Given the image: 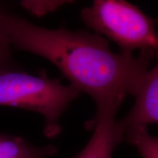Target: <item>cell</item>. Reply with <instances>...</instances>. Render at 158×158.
<instances>
[{
  "label": "cell",
  "mask_w": 158,
  "mask_h": 158,
  "mask_svg": "<svg viewBox=\"0 0 158 158\" xmlns=\"http://www.w3.org/2000/svg\"><path fill=\"white\" fill-rule=\"evenodd\" d=\"M0 26L11 46L53 63L71 86L94 99L97 108L120 106L128 94L135 96L155 55L152 51H142L137 57L116 54L98 34L39 27L5 9Z\"/></svg>",
  "instance_id": "obj_1"
},
{
  "label": "cell",
  "mask_w": 158,
  "mask_h": 158,
  "mask_svg": "<svg viewBox=\"0 0 158 158\" xmlns=\"http://www.w3.org/2000/svg\"><path fill=\"white\" fill-rule=\"evenodd\" d=\"M79 94L70 84L66 86L59 78H49L45 70L38 76L17 67L0 70V106L41 114L45 120L43 133L48 138L62 132L61 117Z\"/></svg>",
  "instance_id": "obj_2"
},
{
  "label": "cell",
  "mask_w": 158,
  "mask_h": 158,
  "mask_svg": "<svg viewBox=\"0 0 158 158\" xmlns=\"http://www.w3.org/2000/svg\"><path fill=\"white\" fill-rule=\"evenodd\" d=\"M81 17L88 27L115 42L122 52L140 49L158 54L155 21L127 2L96 0L82 9Z\"/></svg>",
  "instance_id": "obj_3"
},
{
  "label": "cell",
  "mask_w": 158,
  "mask_h": 158,
  "mask_svg": "<svg viewBox=\"0 0 158 158\" xmlns=\"http://www.w3.org/2000/svg\"><path fill=\"white\" fill-rule=\"evenodd\" d=\"M118 108V106L98 108L95 118L89 123L93 135L75 158L112 157L116 146L124 141V130L116 120Z\"/></svg>",
  "instance_id": "obj_4"
},
{
  "label": "cell",
  "mask_w": 158,
  "mask_h": 158,
  "mask_svg": "<svg viewBox=\"0 0 158 158\" xmlns=\"http://www.w3.org/2000/svg\"><path fill=\"white\" fill-rule=\"evenodd\" d=\"M157 63L143 78L135 97V102L129 114L118 121L122 130L130 126L147 127L158 123V54Z\"/></svg>",
  "instance_id": "obj_5"
},
{
  "label": "cell",
  "mask_w": 158,
  "mask_h": 158,
  "mask_svg": "<svg viewBox=\"0 0 158 158\" xmlns=\"http://www.w3.org/2000/svg\"><path fill=\"white\" fill-rule=\"evenodd\" d=\"M58 151L54 145L35 147L20 136L0 132V158H45Z\"/></svg>",
  "instance_id": "obj_6"
},
{
  "label": "cell",
  "mask_w": 158,
  "mask_h": 158,
  "mask_svg": "<svg viewBox=\"0 0 158 158\" xmlns=\"http://www.w3.org/2000/svg\"><path fill=\"white\" fill-rule=\"evenodd\" d=\"M124 140L134 146L142 158H158V138L148 133L147 127L135 125L125 128Z\"/></svg>",
  "instance_id": "obj_7"
},
{
  "label": "cell",
  "mask_w": 158,
  "mask_h": 158,
  "mask_svg": "<svg viewBox=\"0 0 158 158\" xmlns=\"http://www.w3.org/2000/svg\"><path fill=\"white\" fill-rule=\"evenodd\" d=\"M72 2L73 1L65 0H23L20 2V5L31 15L43 17Z\"/></svg>",
  "instance_id": "obj_8"
},
{
  "label": "cell",
  "mask_w": 158,
  "mask_h": 158,
  "mask_svg": "<svg viewBox=\"0 0 158 158\" xmlns=\"http://www.w3.org/2000/svg\"><path fill=\"white\" fill-rule=\"evenodd\" d=\"M5 9L0 2V13ZM15 64L12 55V46L0 26V70L15 68Z\"/></svg>",
  "instance_id": "obj_9"
}]
</instances>
